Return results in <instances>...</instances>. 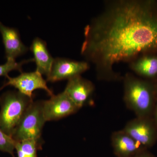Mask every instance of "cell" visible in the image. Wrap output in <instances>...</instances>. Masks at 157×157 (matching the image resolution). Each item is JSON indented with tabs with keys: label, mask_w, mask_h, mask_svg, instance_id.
Segmentation results:
<instances>
[{
	"label": "cell",
	"mask_w": 157,
	"mask_h": 157,
	"mask_svg": "<svg viewBox=\"0 0 157 157\" xmlns=\"http://www.w3.org/2000/svg\"><path fill=\"white\" fill-rule=\"evenodd\" d=\"M81 54L95 67L98 79L120 80L116 64L157 50V5L153 1L114 0L84 29Z\"/></svg>",
	"instance_id": "cell-1"
},
{
	"label": "cell",
	"mask_w": 157,
	"mask_h": 157,
	"mask_svg": "<svg viewBox=\"0 0 157 157\" xmlns=\"http://www.w3.org/2000/svg\"><path fill=\"white\" fill-rule=\"evenodd\" d=\"M123 79L124 100L127 107L137 117H148L155 103L152 85L131 73H127Z\"/></svg>",
	"instance_id": "cell-2"
},
{
	"label": "cell",
	"mask_w": 157,
	"mask_h": 157,
	"mask_svg": "<svg viewBox=\"0 0 157 157\" xmlns=\"http://www.w3.org/2000/svg\"><path fill=\"white\" fill-rule=\"evenodd\" d=\"M33 99L17 91H8L0 96V128L11 136Z\"/></svg>",
	"instance_id": "cell-3"
},
{
	"label": "cell",
	"mask_w": 157,
	"mask_h": 157,
	"mask_svg": "<svg viewBox=\"0 0 157 157\" xmlns=\"http://www.w3.org/2000/svg\"><path fill=\"white\" fill-rule=\"evenodd\" d=\"M45 122L42 101H33L15 128L11 137L16 142L42 139V129Z\"/></svg>",
	"instance_id": "cell-4"
},
{
	"label": "cell",
	"mask_w": 157,
	"mask_h": 157,
	"mask_svg": "<svg viewBox=\"0 0 157 157\" xmlns=\"http://www.w3.org/2000/svg\"><path fill=\"white\" fill-rule=\"evenodd\" d=\"M7 81L0 88L1 90L8 86H13L18 90L19 92L33 99V93L36 90L41 89L45 91L49 96H53V92L48 87L46 81L42 75L36 70L29 73H21L19 76L11 77H6Z\"/></svg>",
	"instance_id": "cell-5"
},
{
	"label": "cell",
	"mask_w": 157,
	"mask_h": 157,
	"mask_svg": "<svg viewBox=\"0 0 157 157\" xmlns=\"http://www.w3.org/2000/svg\"><path fill=\"white\" fill-rule=\"evenodd\" d=\"M42 110L45 121L58 120L76 113L80 108L73 103L64 91L42 101Z\"/></svg>",
	"instance_id": "cell-6"
},
{
	"label": "cell",
	"mask_w": 157,
	"mask_h": 157,
	"mask_svg": "<svg viewBox=\"0 0 157 157\" xmlns=\"http://www.w3.org/2000/svg\"><path fill=\"white\" fill-rule=\"evenodd\" d=\"M87 61H78L64 58L57 57L54 59L50 74L46 81L56 82L68 79L81 75L90 68Z\"/></svg>",
	"instance_id": "cell-7"
},
{
	"label": "cell",
	"mask_w": 157,
	"mask_h": 157,
	"mask_svg": "<svg viewBox=\"0 0 157 157\" xmlns=\"http://www.w3.org/2000/svg\"><path fill=\"white\" fill-rule=\"evenodd\" d=\"M123 130L145 148L152 146L156 139L155 128L148 117L129 121Z\"/></svg>",
	"instance_id": "cell-8"
},
{
	"label": "cell",
	"mask_w": 157,
	"mask_h": 157,
	"mask_svg": "<svg viewBox=\"0 0 157 157\" xmlns=\"http://www.w3.org/2000/svg\"><path fill=\"white\" fill-rule=\"evenodd\" d=\"M94 90L92 82L79 75L68 80L64 91L80 109L90 101Z\"/></svg>",
	"instance_id": "cell-9"
},
{
	"label": "cell",
	"mask_w": 157,
	"mask_h": 157,
	"mask_svg": "<svg viewBox=\"0 0 157 157\" xmlns=\"http://www.w3.org/2000/svg\"><path fill=\"white\" fill-rule=\"evenodd\" d=\"M0 33L5 47L7 59H15L26 53L29 50L21 39L18 31L14 28L6 26L0 22Z\"/></svg>",
	"instance_id": "cell-10"
},
{
	"label": "cell",
	"mask_w": 157,
	"mask_h": 157,
	"mask_svg": "<svg viewBox=\"0 0 157 157\" xmlns=\"http://www.w3.org/2000/svg\"><path fill=\"white\" fill-rule=\"evenodd\" d=\"M111 140L113 152L117 157H132L145 150L123 130L113 132Z\"/></svg>",
	"instance_id": "cell-11"
},
{
	"label": "cell",
	"mask_w": 157,
	"mask_h": 157,
	"mask_svg": "<svg viewBox=\"0 0 157 157\" xmlns=\"http://www.w3.org/2000/svg\"><path fill=\"white\" fill-rule=\"evenodd\" d=\"M34 56V61L36 65V70L42 75L48 77L50 74L54 58L47 48L46 42L36 37L33 40L30 47Z\"/></svg>",
	"instance_id": "cell-12"
},
{
	"label": "cell",
	"mask_w": 157,
	"mask_h": 157,
	"mask_svg": "<svg viewBox=\"0 0 157 157\" xmlns=\"http://www.w3.org/2000/svg\"><path fill=\"white\" fill-rule=\"evenodd\" d=\"M130 67L139 76L152 78L157 75V56H144L130 62Z\"/></svg>",
	"instance_id": "cell-13"
},
{
	"label": "cell",
	"mask_w": 157,
	"mask_h": 157,
	"mask_svg": "<svg viewBox=\"0 0 157 157\" xmlns=\"http://www.w3.org/2000/svg\"><path fill=\"white\" fill-rule=\"evenodd\" d=\"M43 141L39 140L29 139L16 142L15 149L18 157H38L37 151L42 149Z\"/></svg>",
	"instance_id": "cell-14"
},
{
	"label": "cell",
	"mask_w": 157,
	"mask_h": 157,
	"mask_svg": "<svg viewBox=\"0 0 157 157\" xmlns=\"http://www.w3.org/2000/svg\"><path fill=\"white\" fill-rule=\"evenodd\" d=\"M31 61H34L33 59L24 60L20 62H17L15 59H7L6 63L0 65V76L6 77L9 76V73L13 70H17L22 73L23 65Z\"/></svg>",
	"instance_id": "cell-15"
},
{
	"label": "cell",
	"mask_w": 157,
	"mask_h": 157,
	"mask_svg": "<svg viewBox=\"0 0 157 157\" xmlns=\"http://www.w3.org/2000/svg\"><path fill=\"white\" fill-rule=\"evenodd\" d=\"M16 142L0 128V151L10 154L14 157V150Z\"/></svg>",
	"instance_id": "cell-16"
},
{
	"label": "cell",
	"mask_w": 157,
	"mask_h": 157,
	"mask_svg": "<svg viewBox=\"0 0 157 157\" xmlns=\"http://www.w3.org/2000/svg\"><path fill=\"white\" fill-rule=\"evenodd\" d=\"M132 157H154L151 154L146 151V150L139 152Z\"/></svg>",
	"instance_id": "cell-17"
},
{
	"label": "cell",
	"mask_w": 157,
	"mask_h": 157,
	"mask_svg": "<svg viewBox=\"0 0 157 157\" xmlns=\"http://www.w3.org/2000/svg\"><path fill=\"white\" fill-rule=\"evenodd\" d=\"M155 118H156V123H157V105H156V107Z\"/></svg>",
	"instance_id": "cell-18"
}]
</instances>
